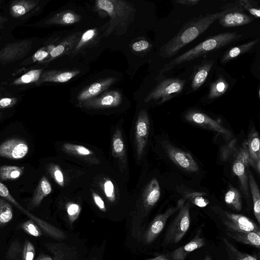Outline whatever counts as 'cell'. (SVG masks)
I'll use <instances>...</instances> for the list:
<instances>
[{
    "label": "cell",
    "mask_w": 260,
    "mask_h": 260,
    "mask_svg": "<svg viewBox=\"0 0 260 260\" xmlns=\"http://www.w3.org/2000/svg\"><path fill=\"white\" fill-rule=\"evenodd\" d=\"M223 14L222 10L219 12L201 15L189 20L174 37L161 48L160 55L165 58L175 55L181 48L206 31Z\"/></svg>",
    "instance_id": "cell-1"
},
{
    "label": "cell",
    "mask_w": 260,
    "mask_h": 260,
    "mask_svg": "<svg viewBox=\"0 0 260 260\" xmlns=\"http://www.w3.org/2000/svg\"><path fill=\"white\" fill-rule=\"evenodd\" d=\"M242 36L237 32H225L212 36L171 60L160 70L159 74L161 75L181 64L225 46L239 39Z\"/></svg>",
    "instance_id": "cell-2"
},
{
    "label": "cell",
    "mask_w": 260,
    "mask_h": 260,
    "mask_svg": "<svg viewBox=\"0 0 260 260\" xmlns=\"http://www.w3.org/2000/svg\"><path fill=\"white\" fill-rule=\"evenodd\" d=\"M95 6L106 12L110 18L105 36L114 31H123L132 21L135 11L132 4L123 1L99 0L95 2Z\"/></svg>",
    "instance_id": "cell-3"
},
{
    "label": "cell",
    "mask_w": 260,
    "mask_h": 260,
    "mask_svg": "<svg viewBox=\"0 0 260 260\" xmlns=\"http://www.w3.org/2000/svg\"><path fill=\"white\" fill-rule=\"evenodd\" d=\"M160 197L159 184L156 178H153L144 188L135 212L132 226L134 235L137 234L144 218L156 204Z\"/></svg>",
    "instance_id": "cell-4"
},
{
    "label": "cell",
    "mask_w": 260,
    "mask_h": 260,
    "mask_svg": "<svg viewBox=\"0 0 260 260\" xmlns=\"http://www.w3.org/2000/svg\"><path fill=\"white\" fill-rule=\"evenodd\" d=\"M185 81L178 78H167L159 83L147 95L145 102H155L162 104L179 94Z\"/></svg>",
    "instance_id": "cell-5"
},
{
    "label": "cell",
    "mask_w": 260,
    "mask_h": 260,
    "mask_svg": "<svg viewBox=\"0 0 260 260\" xmlns=\"http://www.w3.org/2000/svg\"><path fill=\"white\" fill-rule=\"evenodd\" d=\"M189 208L188 202L184 203L182 205L178 214L165 234L164 240L165 245L178 243L187 232L190 225Z\"/></svg>",
    "instance_id": "cell-6"
},
{
    "label": "cell",
    "mask_w": 260,
    "mask_h": 260,
    "mask_svg": "<svg viewBox=\"0 0 260 260\" xmlns=\"http://www.w3.org/2000/svg\"><path fill=\"white\" fill-rule=\"evenodd\" d=\"M223 14L219 20V24L224 27H233L248 24L253 19L246 14L238 0L227 3L220 8Z\"/></svg>",
    "instance_id": "cell-7"
},
{
    "label": "cell",
    "mask_w": 260,
    "mask_h": 260,
    "mask_svg": "<svg viewBox=\"0 0 260 260\" xmlns=\"http://www.w3.org/2000/svg\"><path fill=\"white\" fill-rule=\"evenodd\" d=\"M249 166L247 145L245 140L239 149L236 150L232 164V171L237 177L242 190L247 198H249L248 168Z\"/></svg>",
    "instance_id": "cell-8"
},
{
    "label": "cell",
    "mask_w": 260,
    "mask_h": 260,
    "mask_svg": "<svg viewBox=\"0 0 260 260\" xmlns=\"http://www.w3.org/2000/svg\"><path fill=\"white\" fill-rule=\"evenodd\" d=\"M0 197L12 203L18 209L26 214L43 231L52 237L58 240H62L66 238L63 232L54 226L45 221L35 216L23 208L13 198L7 187L0 180Z\"/></svg>",
    "instance_id": "cell-9"
},
{
    "label": "cell",
    "mask_w": 260,
    "mask_h": 260,
    "mask_svg": "<svg viewBox=\"0 0 260 260\" xmlns=\"http://www.w3.org/2000/svg\"><path fill=\"white\" fill-rule=\"evenodd\" d=\"M220 215L221 220L227 230L240 232H254L260 234L259 226L244 215L225 211H222Z\"/></svg>",
    "instance_id": "cell-10"
},
{
    "label": "cell",
    "mask_w": 260,
    "mask_h": 260,
    "mask_svg": "<svg viewBox=\"0 0 260 260\" xmlns=\"http://www.w3.org/2000/svg\"><path fill=\"white\" fill-rule=\"evenodd\" d=\"M32 43L27 39L7 44L0 51V63L5 64L22 59L30 50Z\"/></svg>",
    "instance_id": "cell-11"
},
{
    "label": "cell",
    "mask_w": 260,
    "mask_h": 260,
    "mask_svg": "<svg viewBox=\"0 0 260 260\" xmlns=\"http://www.w3.org/2000/svg\"><path fill=\"white\" fill-rule=\"evenodd\" d=\"M149 119L146 111L141 110L138 116L135 133L137 155L140 159L147 145L149 132Z\"/></svg>",
    "instance_id": "cell-12"
},
{
    "label": "cell",
    "mask_w": 260,
    "mask_h": 260,
    "mask_svg": "<svg viewBox=\"0 0 260 260\" xmlns=\"http://www.w3.org/2000/svg\"><path fill=\"white\" fill-rule=\"evenodd\" d=\"M163 146L169 157L177 166L188 172H196L199 170L197 163L190 153L174 147L166 141L163 143Z\"/></svg>",
    "instance_id": "cell-13"
},
{
    "label": "cell",
    "mask_w": 260,
    "mask_h": 260,
    "mask_svg": "<svg viewBox=\"0 0 260 260\" xmlns=\"http://www.w3.org/2000/svg\"><path fill=\"white\" fill-rule=\"evenodd\" d=\"M184 203L183 200H179L176 206L169 208L164 213L157 215L153 219L144 236V241L146 244L151 243L158 237L169 217L179 210Z\"/></svg>",
    "instance_id": "cell-14"
},
{
    "label": "cell",
    "mask_w": 260,
    "mask_h": 260,
    "mask_svg": "<svg viewBox=\"0 0 260 260\" xmlns=\"http://www.w3.org/2000/svg\"><path fill=\"white\" fill-rule=\"evenodd\" d=\"M28 150L26 142L19 138L9 139L0 144V156L11 159L24 157Z\"/></svg>",
    "instance_id": "cell-15"
},
{
    "label": "cell",
    "mask_w": 260,
    "mask_h": 260,
    "mask_svg": "<svg viewBox=\"0 0 260 260\" xmlns=\"http://www.w3.org/2000/svg\"><path fill=\"white\" fill-rule=\"evenodd\" d=\"M121 102V93L117 90H112L80 103L79 106L87 109L111 108L119 106Z\"/></svg>",
    "instance_id": "cell-16"
},
{
    "label": "cell",
    "mask_w": 260,
    "mask_h": 260,
    "mask_svg": "<svg viewBox=\"0 0 260 260\" xmlns=\"http://www.w3.org/2000/svg\"><path fill=\"white\" fill-rule=\"evenodd\" d=\"M185 117L187 121L191 123L221 133L228 138L231 137V133L228 129L204 113L191 110L185 114Z\"/></svg>",
    "instance_id": "cell-17"
},
{
    "label": "cell",
    "mask_w": 260,
    "mask_h": 260,
    "mask_svg": "<svg viewBox=\"0 0 260 260\" xmlns=\"http://www.w3.org/2000/svg\"><path fill=\"white\" fill-rule=\"evenodd\" d=\"M248 155L249 165L258 173L260 172V140L256 131L249 133L245 140Z\"/></svg>",
    "instance_id": "cell-18"
},
{
    "label": "cell",
    "mask_w": 260,
    "mask_h": 260,
    "mask_svg": "<svg viewBox=\"0 0 260 260\" xmlns=\"http://www.w3.org/2000/svg\"><path fill=\"white\" fill-rule=\"evenodd\" d=\"M116 80L112 77L107 78L95 82L85 87L77 96L79 104L98 96L113 84Z\"/></svg>",
    "instance_id": "cell-19"
},
{
    "label": "cell",
    "mask_w": 260,
    "mask_h": 260,
    "mask_svg": "<svg viewBox=\"0 0 260 260\" xmlns=\"http://www.w3.org/2000/svg\"><path fill=\"white\" fill-rule=\"evenodd\" d=\"M81 36V32H76L66 37L57 45L54 46L48 58L42 62L48 63L57 57L64 54H69L79 41Z\"/></svg>",
    "instance_id": "cell-20"
},
{
    "label": "cell",
    "mask_w": 260,
    "mask_h": 260,
    "mask_svg": "<svg viewBox=\"0 0 260 260\" xmlns=\"http://www.w3.org/2000/svg\"><path fill=\"white\" fill-rule=\"evenodd\" d=\"M80 73L79 70L46 71L42 73L36 84L39 85L44 82H66L78 75Z\"/></svg>",
    "instance_id": "cell-21"
},
{
    "label": "cell",
    "mask_w": 260,
    "mask_h": 260,
    "mask_svg": "<svg viewBox=\"0 0 260 260\" xmlns=\"http://www.w3.org/2000/svg\"><path fill=\"white\" fill-rule=\"evenodd\" d=\"M39 5V1L38 0L15 1L10 5V14L15 18L28 16L37 10Z\"/></svg>",
    "instance_id": "cell-22"
},
{
    "label": "cell",
    "mask_w": 260,
    "mask_h": 260,
    "mask_svg": "<svg viewBox=\"0 0 260 260\" xmlns=\"http://www.w3.org/2000/svg\"><path fill=\"white\" fill-rule=\"evenodd\" d=\"M112 154L123 169L126 168V155L122 135L120 130L117 128L112 136L111 141Z\"/></svg>",
    "instance_id": "cell-23"
},
{
    "label": "cell",
    "mask_w": 260,
    "mask_h": 260,
    "mask_svg": "<svg viewBox=\"0 0 260 260\" xmlns=\"http://www.w3.org/2000/svg\"><path fill=\"white\" fill-rule=\"evenodd\" d=\"M205 244L204 239L200 238L198 234L185 245L169 252L167 256L171 260H184L188 253L203 247Z\"/></svg>",
    "instance_id": "cell-24"
},
{
    "label": "cell",
    "mask_w": 260,
    "mask_h": 260,
    "mask_svg": "<svg viewBox=\"0 0 260 260\" xmlns=\"http://www.w3.org/2000/svg\"><path fill=\"white\" fill-rule=\"evenodd\" d=\"M213 60L202 62L194 70L190 87L192 90H197L206 81L213 66Z\"/></svg>",
    "instance_id": "cell-25"
},
{
    "label": "cell",
    "mask_w": 260,
    "mask_h": 260,
    "mask_svg": "<svg viewBox=\"0 0 260 260\" xmlns=\"http://www.w3.org/2000/svg\"><path fill=\"white\" fill-rule=\"evenodd\" d=\"M52 191L51 185L45 176H43L40 180L30 200V210L38 207L43 199Z\"/></svg>",
    "instance_id": "cell-26"
},
{
    "label": "cell",
    "mask_w": 260,
    "mask_h": 260,
    "mask_svg": "<svg viewBox=\"0 0 260 260\" xmlns=\"http://www.w3.org/2000/svg\"><path fill=\"white\" fill-rule=\"evenodd\" d=\"M48 249L53 254V260H78L74 249L64 243H49Z\"/></svg>",
    "instance_id": "cell-27"
},
{
    "label": "cell",
    "mask_w": 260,
    "mask_h": 260,
    "mask_svg": "<svg viewBox=\"0 0 260 260\" xmlns=\"http://www.w3.org/2000/svg\"><path fill=\"white\" fill-rule=\"evenodd\" d=\"M227 235L243 244L259 248L260 234L254 232H240L226 230Z\"/></svg>",
    "instance_id": "cell-28"
},
{
    "label": "cell",
    "mask_w": 260,
    "mask_h": 260,
    "mask_svg": "<svg viewBox=\"0 0 260 260\" xmlns=\"http://www.w3.org/2000/svg\"><path fill=\"white\" fill-rule=\"evenodd\" d=\"M81 17L71 11H64L58 13L48 19L46 23L53 25H70L80 21Z\"/></svg>",
    "instance_id": "cell-29"
},
{
    "label": "cell",
    "mask_w": 260,
    "mask_h": 260,
    "mask_svg": "<svg viewBox=\"0 0 260 260\" xmlns=\"http://www.w3.org/2000/svg\"><path fill=\"white\" fill-rule=\"evenodd\" d=\"M258 42V39L253 40L228 50L223 55L221 62L222 63H226L236 58L239 55L250 50Z\"/></svg>",
    "instance_id": "cell-30"
},
{
    "label": "cell",
    "mask_w": 260,
    "mask_h": 260,
    "mask_svg": "<svg viewBox=\"0 0 260 260\" xmlns=\"http://www.w3.org/2000/svg\"><path fill=\"white\" fill-rule=\"evenodd\" d=\"M249 188L252 195L253 212L255 217L258 223H260V194L257 183L251 172L248 174Z\"/></svg>",
    "instance_id": "cell-31"
},
{
    "label": "cell",
    "mask_w": 260,
    "mask_h": 260,
    "mask_svg": "<svg viewBox=\"0 0 260 260\" xmlns=\"http://www.w3.org/2000/svg\"><path fill=\"white\" fill-rule=\"evenodd\" d=\"M229 84L222 76H219L210 85L207 98L214 100L220 97L226 92Z\"/></svg>",
    "instance_id": "cell-32"
},
{
    "label": "cell",
    "mask_w": 260,
    "mask_h": 260,
    "mask_svg": "<svg viewBox=\"0 0 260 260\" xmlns=\"http://www.w3.org/2000/svg\"><path fill=\"white\" fill-rule=\"evenodd\" d=\"M98 30L96 28L89 29L81 36L79 41L70 53V56L76 55L80 50L92 42L97 37Z\"/></svg>",
    "instance_id": "cell-33"
},
{
    "label": "cell",
    "mask_w": 260,
    "mask_h": 260,
    "mask_svg": "<svg viewBox=\"0 0 260 260\" xmlns=\"http://www.w3.org/2000/svg\"><path fill=\"white\" fill-rule=\"evenodd\" d=\"M24 167L3 165L0 166V179L2 181L14 180L23 174Z\"/></svg>",
    "instance_id": "cell-34"
},
{
    "label": "cell",
    "mask_w": 260,
    "mask_h": 260,
    "mask_svg": "<svg viewBox=\"0 0 260 260\" xmlns=\"http://www.w3.org/2000/svg\"><path fill=\"white\" fill-rule=\"evenodd\" d=\"M223 241L226 246L229 260H257L255 257L238 250L225 238H223Z\"/></svg>",
    "instance_id": "cell-35"
},
{
    "label": "cell",
    "mask_w": 260,
    "mask_h": 260,
    "mask_svg": "<svg viewBox=\"0 0 260 260\" xmlns=\"http://www.w3.org/2000/svg\"><path fill=\"white\" fill-rule=\"evenodd\" d=\"M43 70L42 69L30 70L13 81L15 85H25L36 83L39 79Z\"/></svg>",
    "instance_id": "cell-36"
},
{
    "label": "cell",
    "mask_w": 260,
    "mask_h": 260,
    "mask_svg": "<svg viewBox=\"0 0 260 260\" xmlns=\"http://www.w3.org/2000/svg\"><path fill=\"white\" fill-rule=\"evenodd\" d=\"M225 202L238 211L242 208L241 196L239 191L233 187L227 191L224 196Z\"/></svg>",
    "instance_id": "cell-37"
},
{
    "label": "cell",
    "mask_w": 260,
    "mask_h": 260,
    "mask_svg": "<svg viewBox=\"0 0 260 260\" xmlns=\"http://www.w3.org/2000/svg\"><path fill=\"white\" fill-rule=\"evenodd\" d=\"M62 148L66 152L79 156L87 157L93 154L89 149L80 145L67 143L63 144Z\"/></svg>",
    "instance_id": "cell-38"
},
{
    "label": "cell",
    "mask_w": 260,
    "mask_h": 260,
    "mask_svg": "<svg viewBox=\"0 0 260 260\" xmlns=\"http://www.w3.org/2000/svg\"><path fill=\"white\" fill-rule=\"evenodd\" d=\"M100 188L106 198L111 203L116 201V188L113 182L109 178H104L100 184Z\"/></svg>",
    "instance_id": "cell-39"
},
{
    "label": "cell",
    "mask_w": 260,
    "mask_h": 260,
    "mask_svg": "<svg viewBox=\"0 0 260 260\" xmlns=\"http://www.w3.org/2000/svg\"><path fill=\"white\" fill-rule=\"evenodd\" d=\"M13 217V211L11 205L5 200L0 199V226L9 222Z\"/></svg>",
    "instance_id": "cell-40"
},
{
    "label": "cell",
    "mask_w": 260,
    "mask_h": 260,
    "mask_svg": "<svg viewBox=\"0 0 260 260\" xmlns=\"http://www.w3.org/2000/svg\"><path fill=\"white\" fill-rule=\"evenodd\" d=\"M238 1L245 11L246 10L256 18H259L260 9L256 2L252 0H238Z\"/></svg>",
    "instance_id": "cell-41"
},
{
    "label": "cell",
    "mask_w": 260,
    "mask_h": 260,
    "mask_svg": "<svg viewBox=\"0 0 260 260\" xmlns=\"http://www.w3.org/2000/svg\"><path fill=\"white\" fill-rule=\"evenodd\" d=\"M48 171L55 182L60 186L64 185V176L62 170L57 165L51 164L48 167Z\"/></svg>",
    "instance_id": "cell-42"
},
{
    "label": "cell",
    "mask_w": 260,
    "mask_h": 260,
    "mask_svg": "<svg viewBox=\"0 0 260 260\" xmlns=\"http://www.w3.org/2000/svg\"><path fill=\"white\" fill-rule=\"evenodd\" d=\"M66 209L69 221L72 224L79 217L81 210V207L77 203L69 202L67 204Z\"/></svg>",
    "instance_id": "cell-43"
},
{
    "label": "cell",
    "mask_w": 260,
    "mask_h": 260,
    "mask_svg": "<svg viewBox=\"0 0 260 260\" xmlns=\"http://www.w3.org/2000/svg\"><path fill=\"white\" fill-rule=\"evenodd\" d=\"M186 198L199 207H205L209 203V201L203 197V193L201 192L187 193L186 195Z\"/></svg>",
    "instance_id": "cell-44"
},
{
    "label": "cell",
    "mask_w": 260,
    "mask_h": 260,
    "mask_svg": "<svg viewBox=\"0 0 260 260\" xmlns=\"http://www.w3.org/2000/svg\"><path fill=\"white\" fill-rule=\"evenodd\" d=\"M23 249L20 244L15 241L12 243L7 252L8 260H20L22 259Z\"/></svg>",
    "instance_id": "cell-45"
},
{
    "label": "cell",
    "mask_w": 260,
    "mask_h": 260,
    "mask_svg": "<svg viewBox=\"0 0 260 260\" xmlns=\"http://www.w3.org/2000/svg\"><path fill=\"white\" fill-rule=\"evenodd\" d=\"M21 227L26 233L32 236L38 237L42 235V232L38 226L32 220L23 222Z\"/></svg>",
    "instance_id": "cell-46"
},
{
    "label": "cell",
    "mask_w": 260,
    "mask_h": 260,
    "mask_svg": "<svg viewBox=\"0 0 260 260\" xmlns=\"http://www.w3.org/2000/svg\"><path fill=\"white\" fill-rule=\"evenodd\" d=\"M54 47V46L53 45H49L38 50L32 56L34 62L39 61L41 62L46 60Z\"/></svg>",
    "instance_id": "cell-47"
},
{
    "label": "cell",
    "mask_w": 260,
    "mask_h": 260,
    "mask_svg": "<svg viewBox=\"0 0 260 260\" xmlns=\"http://www.w3.org/2000/svg\"><path fill=\"white\" fill-rule=\"evenodd\" d=\"M35 252L34 245L30 241L26 240L23 249L21 260H34Z\"/></svg>",
    "instance_id": "cell-48"
},
{
    "label": "cell",
    "mask_w": 260,
    "mask_h": 260,
    "mask_svg": "<svg viewBox=\"0 0 260 260\" xmlns=\"http://www.w3.org/2000/svg\"><path fill=\"white\" fill-rule=\"evenodd\" d=\"M151 45L146 40H140L133 44L132 49L136 52L144 51L150 48Z\"/></svg>",
    "instance_id": "cell-49"
},
{
    "label": "cell",
    "mask_w": 260,
    "mask_h": 260,
    "mask_svg": "<svg viewBox=\"0 0 260 260\" xmlns=\"http://www.w3.org/2000/svg\"><path fill=\"white\" fill-rule=\"evenodd\" d=\"M16 98H3L0 99V109H8L13 107L17 103Z\"/></svg>",
    "instance_id": "cell-50"
},
{
    "label": "cell",
    "mask_w": 260,
    "mask_h": 260,
    "mask_svg": "<svg viewBox=\"0 0 260 260\" xmlns=\"http://www.w3.org/2000/svg\"><path fill=\"white\" fill-rule=\"evenodd\" d=\"M92 198L97 207L102 212H105L107 209L102 198L98 193L94 191L92 192Z\"/></svg>",
    "instance_id": "cell-51"
},
{
    "label": "cell",
    "mask_w": 260,
    "mask_h": 260,
    "mask_svg": "<svg viewBox=\"0 0 260 260\" xmlns=\"http://www.w3.org/2000/svg\"><path fill=\"white\" fill-rule=\"evenodd\" d=\"M201 2L200 0H178L176 3L186 6H193Z\"/></svg>",
    "instance_id": "cell-52"
},
{
    "label": "cell",
    "mask_w": 260,
    "mask_h": 260,
    "mask_svg": "<svg viewBox=\"0 0 260 260\" xmlns=\"http://www.w3.org/2000/svg\"><path fill=\"white\" fill-rule=\"evenodd\" d=\"M147 260H169V259L165 255H160L154 258H148Z\"/></svg>",
    "instance_id": "cell-53"
},
{
    "label": "cell",
    "mask_w": 260,
    "mask_h": 260,
    "mask_svg": "<svg viewBox=\"0 0 260 260\" xmlns=\"http://www.w3.org/2000/svg\"><path fill=\"white\" fill-rule=\"evenodd\" d=\"M36 260H53V259L49 255H45L39 257Z\"/></svg>",
    "instance_id": "cell-54"
},
{
    "label": "cell",
    "mask_w": 260,
    "mask_h": 260,
    "mask_svg": "<svg viewBox=\"0 0 260 260\" xmlns=\"http://www.w3.org/2000/svg\"><path fill=\"white\" fill-rule=\"evenodd\" d=\"M7 20V19L5 18H4L1 15H0V25L2 24V23L5 21H6Z\"/></svg>",
    "instance_id": "cell-55"
},
{
    "label": "cell",
    "mask_w": 260,
    "mask_h": 260,
    "mask_svg": "<svg viewBox=\"0 0 260 260\" xmlns=\"http://www.w3.org/2000/svg\"><path fill=\"white\" fill-rule=\"evenodd\" d=\"M204 260H211V259L209 255H207L205 258Z\"/></svg>",
    "instance_id": "cell-56"
},
{
    "label": "cell",
    "mask_w": 260,
    "mask_h": 260,
    "mask_svg": "<svg viewBox=\"0 0 260 260\" xmlns=\"http://www.w3.org/2000/svg\"><path fill=\"white\" fill-rule=\"evenodd\" d=\"M3 117V114L2 113H0V119L2 118Z\"/></svg>",
    "instance_id": "cell-57"
},
{
    "label": "cell",
    "mask_w": 260,
    "mask_h": 260,
    "mask_svg": "<svg viewBox=\"0 0 260 260\" xmlns=\"http://www.w3.org/2000/svg\"><path fill=\"white\" fill-rule=\"evenodd\" d=\"M91 260H96L95 258H93L92 259H91Z\"/></svg>",
    "instance_id": "cell-58"
}]
</instances>
